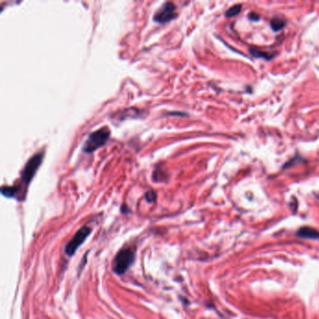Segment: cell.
I'll return each mask as SVG.
<instances>
[{"mask_svg":"<svg viewBox=\"0 0 319 319\" xmlns=\"http://www.w3.org/2000/svg\"><path fill=\"white\" fill-rule=\"evenodd\" d=\"M42 159H43V152L37 153L27 161L26 166L24 168L20 179L21 183L19 185H15L19 190V196H21V200H24L23 195L24 196L26 195L27 186L30 184L31 180L35 176L38 168L42 162Z\"/></svg>","mask_w":319,"mask_h":319,"instance_id":"cell-1","label":"cell"},{"mask_svg":"<svg viewBox=\"0 0 319 319\" xmlns=\"http://www.w3.org/2000/svg\"><path fill=\"white\" fill-rule=\"evenodd\" d=\"M176 17V6L171 2H165L155 12L153 21L158 24H166Z\"/></svg>","mask_w":319,"mask_h":319,"instance_id":"cell-4","label":"cell"},{"mask_svg":"<svg viewBox=\"0 0 319 319\" xmlns=\"http://www.w3.org/2000/svg\"><path fill=\"white\" fill-rule=\"evenodd\" d=\"M110 135H111V131L107 127H102L92 132L83 146V151L86 153L95 152L99 148L102 147L103 145L108 141L110 139Z\"/></svg>","mask_w":319,"mask_h":319,"instance_id":"cell-2","label":"cell"},{"mask_svg":"<svg viewBox=\"0 0 319 319\" xmlns=\"http://www.w3.org/2000/svg\"><path fill=\"white\" fill-rule=\"evenodd\" d=\"M249 18H250L251 20H254V21H257V20H259V16H257V15L255 14V13H250V15H249Z\"/></svg>","mask_w":319,"mask_h":319,"instance_id":"cell-11","label":"cell"},{"mask_svg":"<svg viewBox=\"0 0 319 319\" xmlns=\"http://www.w3.org/2000/svg\"><path fill=\"white\" fill-rule=\"evenodd\" d=\"M145 198H146V200H147L149 202H153V201H155V200H156V195H155L154 192L151 190V191L147 192V193L145 194Z\"/></svg>","mask_w":319,"mask_h":319,"instance_id":"cell-10","label":"cell"},{"mask_svg":"<svg viewBox=\"0 0 319 319\" xmlns=\"http://www.w3.org/2000/svg\"><path fill=\"white\" fill-rule=\"evenodd\" d=\"M297 237L302 239H310V240H319V230L310 228V227H303L301 228L297 232Z\"/></svg>","mask_w":319,"mask_h":319,"instance_id":"cell-6","label":"cell"},{"mask_svg":"<svg viewBox=\"0 0 319 319\" xmlns=\"http://www.w3.org/2000/svg\"><path fill=\"white\" fill-rule=\"evenodd\" d=\"M250 53L252 55H254L255 57H263V58H267V59H270L272 57V54H269L268 52L259 51L255 48L250 49Z\"/></svg>","mask_w":319,"mask_h":319,"instance_id":"cell-8","label":"cell"},{"mask_svg":"<svg viewBox=\"0 0 319 319\" xmlns=\"http://www.w3.org/2000/svg\"><path fill=\"white\" fill-rule=\"evenodd\" d=\"M270 26H271V28H272L274 31L281 30L283 27L285 26V21L283 20L282 18H279V17H275V18H273V19L271 20Z\"/></svg>","mask_w":319,"mask_h":319,"instance_id":"cell-7","label":"cell"},{"mask_svg":"<svg viewBox=\"0 0 319 319\" xmlns=\"http://www.w3.org/2000/svg\"><path fill=\"white\" fill-rule=\"evenodd\" d=\"M241 10H242V6L241 5H236V6H233L232 8H230V10H228L226 12V16L227 17H233V16H236L237 14L241 13Z\"/></svg>","mask_w":319,"mask_h":319,"instance_id":"cell-9","label":"cell"},{"mask_svg":"<svg viewBox=\"0 0 319 319\" xmlns=\"http://www.w3.org/2000/svg\"><path fill=\"white\" fill-rule=\"evenodd\" d=\"M135 252L131 248H125L118 252L114 260V270L115 273L122 275L134 262Z\"/></svg>","mask_w":319,"mask_h":319,"instance_id":"cell-3","label":"cell"},{"mask_svg":"<svg viewBox=\"0 0 319 319\" xmlns=\"http://www.w3.org/2000/svg\"><path fill=\"white\" fill-rule=\"evenodd\" d=\"M92 231L91 228L88 227H84L82 229L78 230L76 234L74 235V237L67 243L66 245V253L67 255H73L75 254L77 249L84 243V241L87 239V237L89 236L90 233Z\"/></svg>","mask_w":319,"mask_h":319,"instance_id":"cell-5","label":"cell"}]
</instances>
